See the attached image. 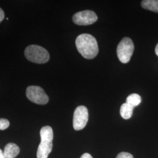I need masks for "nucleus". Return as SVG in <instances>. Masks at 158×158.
<instances>
[{"instance_id": "obj_14", "label": "nucleus", "mask_w": 158, "mask_h": 158, "mask_svg": "<svg viewBox=\"0 0 158 158\" xmlns=\"http://www.w3.org/2000/svg\"><path fill=\"white\" fill-rule=\"evenodd\" d=\"M4 17H5L4 12L0 8V23H1L4 20Z\"/></svg>"}, {"instance_id": "obj_16", "label": "nucleus", "mask_w": 158, "mask_h": 158, "mask_svg": "<svg viewBox=\"0 0 158 158\" xmlns=\"http://www.w3.org/2000/svg\"><path fill=\"white\" fill-rule=\"evenodd\" d=\"M155 53L156 54V55L158 56V44L155 48Z\"/></svg>"}, {"instance_id": "obj_10", "label": "nucleus", "mask_w": 158, "mask_h": 158, "mask_svg": "<svg viewBox=\"0 0 158 158\" xmlns=\"http://www.w3.org/2000/svg\"><path fill=\"white\" fill-rule=\"evenodd\" d=\"M141 6L144 9L158 12V0H143Z\"/></svg>"}, {"instance_id": "obj_11", "label": "nucleus", "mask_w": 158, "mask_h": 158, "mask_svg": "<svg viewBox=\"0 0 158 158\" xmlns=\"http://www.w3.org/2000/svg\"><path fill=\"white\" fill-rule=\"evenodd\" d=\"M126 102L133 107H135L141 102V97L138 94H131L127 97Z\"/></svg>"}, {"instance_id": "obj_7", "label": "nucleus", "mask_w": 158, "mask_h": 158, "mask_svg": "<svg viewBox=\"0 0 158 158\" xmlns=\"http://www.w3.org/2000/svg\"><path fill=\"white\" fill-rule=\"evenodd\" d=\"M97 18L94 12L85 10L76 13L73 17V21L78 25H89L96 23Z\"/></svg>"}, {"instance_id": "obj_8", "label": "nucleus", "mask_w": 158, "mask_h": 158, "mask_svg": "<svg viewBox=\"0 0 158 158\" xmlns=\"http://www.w3.org/2000/svg\"><path fill=\"white\" fill-rule=\"evenodd\" d=\"M19 148L14 143H8L3 152V158H15L19 153Z\"/></svg>"}, {"instance_id": "obj_2", "label": "nucleus", "mask_w": 158, "mask_h": 158, "mask_svg": "<svg viewBox=\"0 0 158 158\" xmlns=\"http://www.w3.org/2000/svg\"><path fill=\"white\" fill-rule=\"evenodd\" d=\"M41 141L37 150V158H48L53 148V132L50 126L42 127L40 131Z\"/></svg>"}, {"instance_id": "obj_5", "label": "nucleus", "mask_w": 158, "mask_h": 158, "mask_svg": "<svg viewBox=\"0 0 158 158\" xmlns=\"http://www.w3.org/2000/svg\"><path fill=\"white\" fill-rule=\"evenodd\" d=\"M26 96L31 102L40 105H45L49 102V97L40 86L31 85L26 90Z\"/></svg>"}, {"instance_id": "obj_1", "label": "nucleus", "mask_w": 158, "mask_h": 158, "mask_svg": "<svg viewBox=\"0 0 158 158\" xmlns=\"http://www.w3.org/2000/svg\"><path fill=\"white\" fill-rule=\"evenodd\" d=\"M76 46L81 56L87 59L94 58L98 53L96 38L90 34H81L76 40Z\"/></svg>"}, {"instance_id": "obj_6", "label": "nucleus", "mask_w": 158, "mask_h": 158, "mask_svg": "<svg viewBox=\"0 0 158 158\" xmlns=\"http://www.w3.org/2000/svg\"><path fill=\"white\" fill-rule=\"evenodd\" d=\"M89 113L87 108L83 106H80L74 112L73 125L76 131L83 130L88 122Z\"/></svg>"}, {"instance_id": "obj_17", "label": "nucleus", "mask_w": 158, "mask_h": 158, "mask_svg": "<svg viewBox=\"0 0 158 158\" xmlns=\"http://www.w3.org/2000/svg\"><path fill=\"white\" fill-rule=\"evenodd\" d=\"M0 158H3V152L0 149Z\"/></svg>"}, {"instance_id": "obj_13", "label": "nucleus", "mask_w": 158, "mask_h": 158, "mask_svg": "<svg viewBox=\"0 0 158 158\" xmlns=\"http://www.w3.org/2000/svg\"><path fill=\"white\" fill-rule=\"evenodd\" d=\"M116 158H134V157L130 153L123 152L118 154Z\"/></svg>"}, {"instance_id": "obj_12", "label": "nucleus", "mask_w": 158, "mask_h": 158, "mask_svg": "<svg viewBox=\"0 0 158 158\" xmlns=\"http://www.w3.org/2000/svg\"><path fill=\"white\" fill-rule=\"evenodd\" d=\"M10 126V122L8 119L0 118V130H5Z\"/></svg>"}, {"instance_id": "obj_3", "label": "nucleus", "mask_w": 158, "mask_h": 158, "mask_svg": "<svg viewBox=\"0 0 158 158\" xmlns=\"http://www.w3.org/2000/svg\"><path fill=\"white\" fill-rule=\"evenodd\" d=\"M26 58L31 62L44 64L48 62L50 56L48 52L40 46L31 45L26 48L25 52Z\"/></svg>"}, {"instance_id": "obj_15", "label": "nucleus", "mask_w": 158, "mask_h": 158, "mask_svg": "<svg viewBox=\"0 0 158 158\" xmlns=\"http://www.w3.org/2000/svg\"><path fill=\"white\" fill-rule=\"evenodd\" d=\"M80 158H93V157L89 153H85L83 155H82V156L80 157Z\"/></svg>"}, {"instance_id": "obj_9", "label": "nucleus", "mask_w": 158, "mask_h": 158, "mask_svg": "<svg viewBox=\"0 0 158 158\" xmlns=\"http://www.w3.org/2000/svg\"><path fill=\"white\" fill-rule=\"evenodd\" d=\"M134 108L127 102L124 103L120 108L121 116L125 119H130L132 117Z\"/></svg>"}, {"instance_id": "obj_4", "label": "nucleus", "mask_w": 158, "mask_h": 158, "mask_svg": "<svg viewBox=\"0 0 158 158\" xmlns=\"http://www.w3.org/2000/svg\"><path fill=\"white\" fill-rule=\"evenodd\" d=\"M134 50V45L132 40L128 37L124 38L119 43L117 49V56L119 61L123 63L129 62Z\"/></svg>"}]
</instances>
